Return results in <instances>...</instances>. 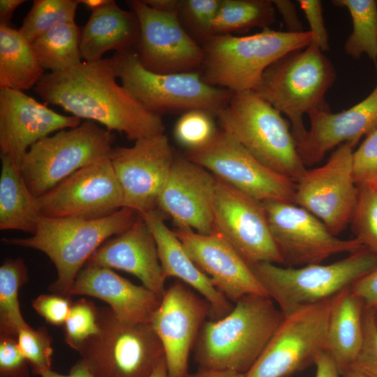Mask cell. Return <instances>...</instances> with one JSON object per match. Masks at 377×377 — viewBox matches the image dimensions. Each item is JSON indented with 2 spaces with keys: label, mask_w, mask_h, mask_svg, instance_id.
<instances>
[{
  "label": "cell",
  "mask_w": 377,
  "mask_h": 377,
  "mask_svg": "<svg viewBox=\"0 0 377 377\" xmlns=\"http://www.w3.org/2000/svg\"><path fill=\"white\" fill-rule=\"evenodd\" d=\"M117 78L112 57L45 73L34 89L45 103L98 122L129 140L163 134L161 115L148 110Z\"/></svg>",
  "instance_id": "obj_1"
},
{
  "label": "cell",
  "mask_w": 377,
  "mask_h": 377,
  "mask_svg": "<svg viewBox=\"0 0 377 377\" xmlns=\"http://www.w3.org/2000/svg\"><path fill=\"white\" fill-rule=\"evenodd\" d=\"M283 319L269 297L243 296L226 316L204 323L195 345V360L200 369L246 374Z\"/></svg>",
  "instance_id": "obj_2"
},
{
  "label": "cell",
  "mask_w": 377,
  "mask_h": 377,
  "mask_svg": "<svg viewBox=\"0 0 377 377\" xmlns=\"http://www.w3.org/2000/svg\"><path fill=\"white\" fill-rule=\"evenodd\" d=\"M138 215L135 211L122 207L110 216L95 219L43 216L31 237L3 238L2 242L46 254L57 270V279L50 290L71 298L74 281L92 254L106 239L127 230Z\"/></svg>",
  "instance_id": "obj_3"
},
{
  "label": "cell",
  "mask_w": 377,
  "mask_h": 377,
  "mask_svg": "<svg viewBox=\"0 0 377 377\" xmlns=\"http://www.w3.org/2000/svg\"><path fill=\"white\" fill-rule=\"evenodd\" d=\"M311 41L309 31L270 28L245 36L214 35L202 45L200 74L206 83L232 93L253 91L269 66L290 52L306 47Z\"/></svg>",
  "instance_id": "obj_4"
},
{
  "label": "cell",
  "mask_w": 377,
  "mask_h": 377,
  "mask_svg": "<svg viewBox=\"0 0 377 377\" xmlns=\"http://www.w3.org/2000/svg\"><path fill=\"white\" fill-rule=\"evenodd\" d=\"M335 80L332 63L311 42L269 66L253 91L288 117L297 146L307 131L303 116L330 110L325 98Z\"/></svg>",
  "instance_id": "obj_5"
},
{
  "label": "cell",
  "mask_w": 377,
  "mask_h": 377,
  "mask_svg": "<svg viewBox=\"0 0 377 377\" xmlns=\"http://www.w3.org/2000/svg\"><path fill=\"white\" fill-rule=\"evenodd\" d=\"M216 117L221 129L267 168L295 182L306 170L290 122L253 91L232 93Z\"/></svg>",
  "instance_id": "obj_6"
},
{
  "label": "cell",
  "mask_w": 377,
  "mask_h": 377,
  "mask_svg": "<svg viewBox=\"0 0 377 377\" xmlns=\"http://www.w3.org/2000/svg\"><path fill=\"white\" fill-rule=\"evenodd\" d=\"M250 267L285 317L349 288L377 268V255L364 249L327 265L282 267L263 262Z\"/></svg>",
  "instance_id": "obj_7"
},
{
  "label": "cell",
  "mask_w": 377,
  "mask_h": 377,
  "mask_svg": "<svg viewBox=\"0 0 377 377\" xmlns=\"http://www.w3.org/2000/svg\"><path fill=\"white\" fill-rule=\"evenodd\" d=\"M99 332L78 353L94 377H149L165 358L151 322L130 323L108 307H98Z\"/></svg>",
  "instance_id": "obj_8"
},
{
  "label": "cell",
  "mask_w": 377,
  "mask_h": 377,
  "mask_svg": "<svg viewBox=\"0 0 377 377\" xmlns=\"http://www.w3.org/2000/svg\"><path fill=\"white\" fill-rule=\"evenodd\" d=\"M115 135L90 120L33 145L20 165L24 180L38 198L78 170L110 157Z\"/></svg>",
  "instance_id": "obj_9"
},
{
  "label": "cell",
  "mask_w": 377,
  "mask_h": 377,
  "mask_svg": "<svg viewBox=\"0 0 377 377\" xmlns=\"http://www.w3.org/2000/svg\"><path fill=\"white\" fill-rule=\"evenodd\" d=\"M115 75L143 105L160 114L204 110L214 116L228 103L232 92L206 83L197 71L159 74L145 68L135 50L112 56Z\"/></svg>",
  "instance_id": "obj_10"
},
{
  "label": "cell",
  "mask_w": 377,
  "mask_h": 377,
  "mask_svg": "<svg viewBox=\"0 0 377 377\" xmlns=\"http://www.w3.org/2000/svg\"><path fill=\"white\" fill-rule=\"evenodd\" d=\"M186 157L217 179L262 202L294 203L295 182L265 166L221 129L205 146L188 151Z\"/></svg>",
  "instance_id": "obj_11"
},
{
  "label": "cell",
  "mask_w": 377,
  "mask_h": 377,
  "mask_svg": "<svg viewBox=\"0 0 377 377\" xmlns=\"http://www.w3.org/2000/svg\"><path fill=\"white\" fill-rule=\"evenodd\" d=\"M336 297L283 317L245 377H286L314 363L317 355L326 350L329 318Z\"/></svg>",
  "instance_id": "obj_12"
},
{
  "label": "cell",
  "mask_w": 377,
  "mask_h": 377,
  "mask_svg": "<svg viewBox=\"0 0 377 377\" xmlns=\"http://www.w3.org/2000/svg\"><path fill=\"white\" fill-rule=\"evenodd\" d=\"M355 146H338L323 165L306 169L295 182L294 204L320 219L334 235L350 223L359 188L353 175Z\"/></svg>",
  "instance_id": "obj_13"
},
{
  "label": "cell",
  "mask_w": 377,
  "mask_h": 377,
  "mask_svg": "<svg viewBox=\"0 0 377 377\" xmlns=\"http://www.w3.org/2000/svg\"><path fill=\"white\" fill-rule=\"evenodd\" d=\"M263 203L283 265L319 264L336 254L366 249L355 238L337 237L320 219L294 203L272 200Z\"/></svg>",
  "instance_id": "obj_14"
},
{
  "label": "cell",
  "mask_w": 377,
  "mask_h": 377,
  "mask_svg": "<svg viewBox=\"0 0 377 377\" xmlns=\"http://www.w3.org/2000/svg\"><path fill=\"white\" fill-rule=\"evenodd\" d=\"M216 232L253 265H283L272 237L263 203L217 179L214 203Z\"/></svg>",
  "instance_id": "obj_15"
},
{
  "label": "cell",
  "mask_w": 377,
  "mask_h": 377,
  "mask_svg": "<svg viewBox=\"0 0 377 377\" xmlns=\"http://www.w3.org/2000/svg\"><path fill=\"white\" fill-rule=\"evenodd\" d=\"M38 202L44 217L95 219L122 208L123 195L108 158L78 170Z\"/></svg>",
  "instance_id": "obj_16"
},
{
  "label": "cell",
  "mask_w": 377,
  "mask_h": 377,
  "mask_svg": "<svg viewBox=\"0 0 377 377\" xmlns=\"http://www.w3.org/2000/svg\"><path fill=\"white\" fill-rule=\"evenodd\" d=\"M176 155L163 133L113 147L110 154L123 195V207L140 214L154 210Z\"/></svg>",
  "instance_id": "obj_17"
},
{
  "label": "cell",
  "mask_w": 377,
  "mask_h": 377,
  "mask_svg": "<svg viewBox=\"0 0 377 377\" xmlns=\"http://www.w3.org/2000/svg\"><path fill=\"white\" fill-rule=\"evenodd\" d=\"M126 3L140 22V36L135 51L145 68L159 74L200 69L202 47L184 29L177 13L155 10L142 0Z\"/></svg>",
  "instance_id": "obj_18"
},
{
  "label": "cell",
  "mask_w": 377,
  "mask_h": 377,
  "mask_svg": "<svg viewBox=\"0 0 377 377\" xmlns=\"http://www.w3.org/2000/svg\"><path fill=\"white\" fill-rule=\"evenodd\" d=\"M208 302L177 281L165 290L151 323L163 345L168 377H188L189 354L207 316Z\"/></svg>",
  "instance_id": "obj_19"
},
{
  "label": "cell",
  "mask_w": 377,
  "mask_h": 377,
  "mask_svg": "<svg viewBox=\"0 0 377 377\" xmlns=\"http://www.w3.org/2000/svg\"><path fill=\"white\" fill-rule=\"evenodd\" d=\"M217 178L186 156H175L158 200V207L178 229L216 232L214 203Z\"/></svg>",
  "instance_id": "obj_20"
},
{
  "label": "cell",
  "mask_w": 377,
  "mask_h": 377,
  "mask_svg": "<svg viewBox=\"0 0 377 377\" xmlns=\"http://www.w3.org/2000/svg\"><path fill=\"white\" fill-rule=\"evenodd\" d=\"M81 123V119L59 114L22 91L0 89L1 155L9 156L19 168L36 142Z\"/></svg>",
  "instance_id": "obj_21"
},
{
  "label": "cell",
  "mask_w": 377,
  "mask_h": 377,
  "mask_svg": "<svg viewBox=\"0 0 377 377\" xmlns=\"http://www.w3.org/2000/svg\"><path fill=\"white\" fill-rule=\"evenodd\" d=\"M174 232L193 263L228 300L236 302L252 294L268 296L250 265L220 234L178 228Z\"/></svg>",
  "instance_id": "obj_22"
},
{
  "label": "cell",
  "mask_w": 377,
  "mask_h": 377,
  "mask_svg": "<svg viewBox=\"0 0 377 377\" xmlns=\"http://www.w3.org/2000/svg\"><path fill=\"white\" fill-rule=\"evenodd\" d=\"M310 128L297 145L304 165L320 163L330 150L343 143L355 147L377 128V84L364 100L338 113L321 110L309 116Z\"/></svg>",
  "instance_id": "obj_23"
},
{
  "label": "cell",
  "mask_w": 377,
  "mask_h": 377,
  "mask_svg": "<svg viewBox=\"0 0 377 377\" xmlns=\"http://www.w3.org/2000/svg\"><path fill=\"white\" fill-rule=\"evenodd\" d=\"M87 262L134 275L160 299L165 292L166 277L156 241L140 214L127 230L101 245Z\"/></svg>",
  "instance_id": "obj_24"
},
{
  "label": "cell",
  "mask_w": 377,
  "mask_h": 377,
  "mask_svg": "<svg viewBox=\"0 0 377 377\" xmlns=\"http://www.w3.org/2000/svg\"><path fill=\"white\" fill-rule=\"evenodd\" d=\"M106 302L116 316L130 323H149L161 299L144 286H137L112 269L87 262L70 291Z\"/></svg>",
  "instance_id": "obj_25"
},
{
  "label": "cell",
  "mask_w": 377,
  "mask_h": 377,
  "mask_svg": "<svg viewBox=\"0 0 377 377\" xmlns=\"http://www.w3.org/2000/svg\"><path fill=\"white\" fill-rule=\"evenodd\" d=\"M140 215L154 237L166 279L176 277L202 295L209 304L210 314L215 320L229 313L233 306L193 263L175 232L165 223V215L158 209Z\"/></svg>",
  "instance_id": "obj_26"
},
{
  "label": "cell",
  "mask_w": 377,
  "mask_h": 377,
  "mask_svg": "<svg viewBox=\"0 0 377 377\" xmlns=\"http://www.w3.org/2000/svg\"><path fill=\"white\" fill-rule=\"evenodd\" d=\"M140 36V22L133 11L119 8L110 0L92 10L86 24L80 29V51L84 61L103 59L110 50L123 53L135 50Z\"/></svg>",
  "instance_id": "obj_27"
},
{
  "label": "cell",
  "mask_w": 377,
  "mask_h": 377,
  "mask_svg": "<svg viewBox=\"0 0 377 377\" xmlns=\"http://www.w3.org/2000/svg\"><path fill=\"white\" fill-rule=\"evenodd\" d=\"M362 301L348 288L333 303L327 325L326 350L336 362L341 375L350 368L363 341Z\"/></svg>",
  "instance_id": "obj_28"
},
{
  "label": "cell",
  "mask_w": 377,
  "mask_h": 377,
  "mask_svg": "<svg viewBox=\"0 0 377 377\" xmlns=\"http://www.w3.org/2000/svg\"><path fill=\"white\" fill-rule=\"evenodd\" d=\"M0 230L34 234L42 219L38 198L26 184L12 159L1 155Z\"/></svg>",
  "instance_id": "obj_29"
},
{
  "label": "cell",
  "mask_w": 377,
  "mask_h": 377,
  "mask_svg": "<svg viewBox=\"0 0 377 377\" xmlns=\"http://www.w3.org/2000/svg\"><path fill=\"white\" fill-rule=\"evenodd\" d=\"M44 71L31 44L19 31L0 24V89H29Z\"/></svg>",
  "instance_id": "obj_30"
},
{
  "label": "cell",
  "mask_w": 377,
  "mask_h": 377,
  "mask_svg": "<svg viewBox=\"0 0 377 377\" xmlns=\"http://www.w3.org/2000/svg\"><path fill=\"white\" fill-rule=\"evenodd\" d=\"M80 37L75 22L64 23L39 36L31 46L44 71L61 72L82 62Z\"/></svg>",
  "instance_id": "obj_31"
},
{
  "label": "cell",
  "mask_w": 377,
  "mask_h": 377,
  "mask_svg": "<svg viewBox=\"0 0 377 377\" xmlns=\"http://www.w3.org/2000/svg\"><path fill=\"white\" fill-rule=\"evenodd\" d=\"M275 20L272 0H221L213 22V35L270 28Z\"/></svg>",
  "instance_id": "obj_32"
},
{
  "label": "cell",
  "mask_w": 377,
  "mask_h": 377,
  "mask_svg": "<svg viewBox=\"0 0 377 377\" xmlns=\"http://www.w3.org/2000/svg\"><path fill=\"white\" fill-rule=\"evenodd\" d=\"M334 5L348 9L353 31L345 42L344 50L359 59L366 54L377 68V1L375 0H334Z\"/></svg>",
  "instance_id": "obj_33"
},
{
  "label": "cell",
  "mask_w": 377,
  "mask_h": 377,
  "mask_svg": "<svg viewBox=\"0 0 377 377\" xmlns=\"http://www.w3.org/2000/svg\"><path fill=\"white\" fill-rule=\"evenodd\" d=\"M28 271L21 258H7L0 267V336L17 337L29 325L21 313L18 293L28 281Z\"/></svg>",
  "instance_id": "obj_34"
},
{
  "label": "cell",
  "mask_w": 377,
  "mask_h": 377,
  "mask_svg": "<svg viewBox=\"0 0 377 377\" xmlns=\"http://www.w3.org/2000/svg\"><path fill=\"white\" fill-rule=\"evenodd\" d=\"M79 0H34L18 30L31 44L55 27L75 22Z\"/></svg>",
  "instance_id": "obj_35"
},
{
  "label": "cell",
  "mask_w": 377,
  "mask_h": 377,
  "mask_svg": "<svg viewBox=\"0 0 377 377\" xmlns=\"http://www.w3.org/2000/svg\"><path fill=\"white\" fill-rule=\"evenodd\" d=\"M220 3L221 0H181L178 18L201 46L214 36L212 25Z\"/></svg>",
  "instance_id": "obj_36"
},
{
  "label": "cell",
  "mask_w": 377,
  "mask_h": 377,
  "mask_svg": "<svg viewBox=\"0 0 377 377\" xmlns=\"http://www.w3.org/2000/svg\"><path fill=\"white\" fill-rule=\"evenodd\" d=\"M358 188L357 201L350 224L355 239L377 255V188Z\"/></svg>",
  "instance_id": "obj_37"
},
{
  "label": "cell",
  "mask_w": 377,
  "mask_h": 377,
  "mask_svg": "<svg viewBox=\"0 0 377 377\" xmlns=\"http://www.w3.org/2000/svg\"><path fill=\"white\" fill-rule=\"evenodd\" d=\"M97 309L94 302L85 298L72 303L63 325L64 341L73 350L78 352L88 339L98 333Z\"/></svg>",
  "instance_id": "obj_38"
},
{
  "label": "cell",
  "mask_w": 377,
  "mask_h": 377,
  "mask_svg": "<svg viewBox=\"0 0 377 377\" xmlns=\"http://www.w3.org/2000/svg\"><path fill=\"white\" fill-rule=\"evenodd\" d=\"M17 341L34 375L41 376L51 370L52 338L46 327L33 329L28 325L18 332Z\"/></svg>",
  "instance_id": "obj_39"
},
{
  "label": "cell",
  "mask_w": 377,
  "mask_h": 377,
  "mask_svg": "<svg viewBox=\"0 0 377 377\" xmlns=\"http://www.w3.org/2000/svg\"><path fill=\"white\" fill-rule=\"evenodd\" d=\"M213 117L209 112L200 110L184 112L175 126L176 140L188 151L205 146L218 131Z\"/></svg>",
  "instance_id": "obj_40"
},
{
  "label": "cell",
  "mask_w": 377,
  "mask_h": 377,
  "mask_svg": "<svg viewBox=\"0 0 377 377\" xmlns=\"http://www.w3.org/2000/svg\"><path fill=\"white\" fill-rule=\"evenodd\" d=\"M353 165L357 187L377 188V128L354 150Z\"/></svg>",
  "instance_id": "obj_41"
},
{
  "label": "cell",
  "mask_w": 377,
  "mask_h": 377,
  "mask_svg": "<svg viewBox=\"0 0 377 377\" xmlns=\"http://www.w3.org/2000/svg\"><path fill=\"white\" fill-rule=\"evenodd\" d=\"M377 312L364 308L363 312V341L351 367L371 377H377Z\"/></svg>",
  "instance_id": "obj_42"
},
{
  "label": "cell",
  "mask_w": 377,
  "mask_h": 377,
  "mask_svg": "<svg viewBox=\"0 0 377 377\" xmlns=\"http://www.w3.org/2000/svg\"><path fill=\"white\" fill-rule=\"evenodd\" d=\"M29 367L17 337L0 336V377H30Z\"/></svg>",
  "instance_id": "obj_43"
},
{
  "label": "cell",
  "mask_w": 377,
  "mask_h": 377,
  "mask_svg": "<svg viewBox=\"0 0 377 377\" xmlns=\"http://www.w3.org/2000/svg\"><path fill=\"white\" fill-rule=\"evenodd\" d=\"M71 298L57 294H43L33 300L31 306L47 323L63 325L72 305Z\"/></svg>",
  "instance_id": "obj_44"
},
{
  "label": "cell",
  "mask_w": 377,
  "mask_h": 377,
  "mask_svg": "<svg viewBox=\"0 0 377 377\" xmlns=\"http://www.w3.org/2000/svg\"><path fill=\"white\" fill-rule=\"evenodd\" d=\"M301 9L309 22L312 35V43L323 52L330 49L329 36L323 14V4L320 0H298Z\"/></svg>",
  "instance_id": "obj_45"
},
{
  "label": "cell",
  "mask_w": 377,
  "mask_h": 377,
  "mask_svg": "<svg viewBox=\"0 0 377 377\" xmlns=\"http://www.w3.org/2000/svg\"><path fill=\"white\" fill-rule=\"evenodd\" d=\"M349 289L362 301L364 308L377 312V268L355 281Z\"/></svg>",
  "instance_id": "obj_46"
},
{
  "label": "cell",
  "mask_w": 377,
  "mask_h": 377,
  "mask_svg": "<svg viewBox=\"0 0 377 377\" xmlns=\"http://www.w3.org/2000/svg\"><path fill=\"white\" fill-rule=\"evenodd\" d=\"M289 32H302L304 28L300 20L295 3L288 0H272Z\"/></svg>",
  "instance_id": "obj_47"
},
{
  "label": "cell",
  "mask_w": 377,
  "mask_h": 377,
  "mask_svg": "<svg viewBox=\"0 0 377 377\" xmlns=\"http://www.w3.org/2000/svg\"><path fill=\"white\" fill-rule=\"evenodd\" d=\"M316 377H340L341 373L338 367L330 355L324 350L315 359Z\"/></svg>",
  "instance_id": "obj_48"
},
{
  "label": "cell",
  "mask_w": 377,
  "mask_h": 377,
  "mask_svg": "<svg viewBox=\"0 0 377 377\" xmlns=\"http://www.w3.org/2000/svg\"><path fill=\"white\" fill-rule=\"evenodd\" d=\"M24 1V0H1L0 24L13 27L11 23L13 14L16 8Z\"/></svg>",
  "instance_id": "obj_49"
},
{
  "label": "cell",
  "mask_w": 377,
  "mask_h": 377,
  "mask_svg": "<svg viewBox=\"0 0 377 377\" xmlns=\"http://www.w3.org/2000/svg\"><path fill=\"white\" fill-rule=\"evenodd\" d=\"M40 377H94L84 364L80 360L70 369L68 374L62 375L52 369Z\"/></svg>",
  "instance_id": "obj_50"
},
{
  "label": "cell",
  "mask_w": 377,
  "mask_h": 377,
  "mask_svg": "<svg viewBox=\"0 0 377 377\" xmlns=\"http://www.w3.org/2000/svg\"><path fill=\"white\" fill-rule=\"evenodd\" d=\"M149 7L162 12L177 13L181 0H142Z\"/></svg>",
  "instance_id": "obj_51"
},
{
  "label": "cell",
  "mask_w": 377,
  "mask_h": 377,
  "mask_svg": "<svg viewBox=\"0 0 377 377\" xmlns=\"http://www.w3.org/2000/svg\"><path fill=\"white\" fill-rule=\"evenodd\" d=\"M188 377H245V374L234 371L200 369Z\"/></svg>",
  "instance_id": "obj_52"
},
{
  "label": "cell",
  "mask_w": 377,
  "mask_h": 377,
  "mask_svg": "<svg viewBox=\"0 0 377 377\" xmlns=\"http://www.w3.org/2000/svg\"><path fill=\"white\" fill-rule=\"evenodd\" d=\"M110 0H79L80 3L84 4L92 10L98 9L107 3Z\"/></svg>",
  "instance_id": "obj_53"
},
{
  "label": "cell",
  "mask_w": 377,
  "mask_h": 377,
  "mask_svg": "<svg viewBox=\"0 0 377 377\" xmlns=\"http://www.w3.org/2000/svg\"><path fill=\"white\" fill-rule=\"evenodd\" d=\"M149 377H168L165 358L159 363Z\"/></svg>",
  "instance_id": "obj_54"
},
{
  "label": "cell",
  "mask_w": 377,
  "mask_h": 377,
  "mask_svg": "<svg viewBox=\"0 0 377 377\" xmlns=\"http://www.w3.org/2000/svg\"><path fill=\"white\" fill-rule=\"evenodd\" d=\"M341 375L342 377H371L353 367L349 368Z\"/></svg>",
  "instance_id": "obj_55"
},
{
  "label": "cell",
  "mask_w": 377,
  "mask_h": 377,
  "mask_svg": "<svg viewBox=\"0 0 377 377\" xmlns=\"http://www.w3.org/2000/svg\"><path fill=\"white\" fill-rule=\"evenodd\" d=\"M376 319H377V315H376Z\"/></svg>",
  "instance_id": "obj_56"
}]
</instances>
